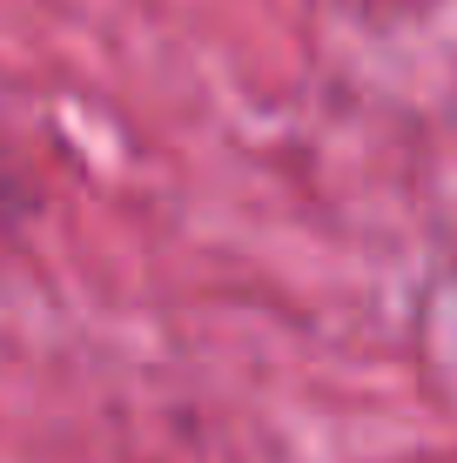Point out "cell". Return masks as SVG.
Masks as SVG:
<instances>
[{"mask_svg":"<svg viewBox=\"0 0 457 463\" xmlns=\"http://www.w3.org/2000/svg\"><path fill=\"white\" fill-rule=\"evenodd\" d=\"M27 209V188H21V162H14V148L0 141V222H14Z\"/></svg>","mask_w":457,"mask_h":463,"instance_id":"obj_1","label":"cell"}]
</instances>
